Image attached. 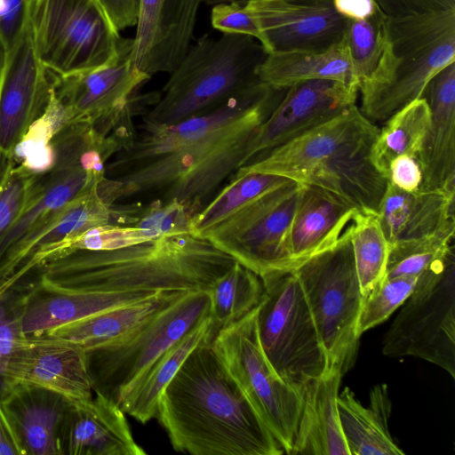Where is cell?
Listing matches in <instances>:
<instances>
[{
  "label": "cell",
  "mask_w": 455,
  "mask_h": 455,
  "mask_svg": "<svg viewBox=\"0 0 455 455\" xmlns=\"http://www.w3.org/2000/svg\"><path fill=\"white\" fill-rule=\"evenodd\" d=\"M334 9L351 20H363L371 17L379 9L374 0H332Z\"/></svg>",
  "instance_id": "cell-48"
},
{
  "label": "cell",
  "mask_w": 455,
  "mask_h": 455,
  "mask_svg": "<svg viewBox=\"0 0 455 455\" xmlns=\"http://www.w3.org/2000/svg\"><path fill=\"white\" fill-rule=\"evenodd\" d=\"M260 278L264 293L256 322L262 349L276 373L302 395L328 370L326 352L293 269Z\"/></svg>",
  "instance_id": "cell-6"
},
{
  "label": "cell",
  "mask_w": 455,
  "mask_h": 455,
  "mask_svg": "<svg viewBox=\"0 0 455 455\" xmlns=\"http://www.w3.org/2000/svg\"><path fill=\"white\" fill-rule=\"evenodd\" d=\"M194 214L183 204L175 201L159 203L141 210L137 220L131 224L147 232L154 239L178 232H190Z\"/></svg>",
  "instance_id": "cell-42"
},
{
  "label": "cell",
  "mask_w": 455,
  "mask_h": 455,
  "mask_svg": "<svg viewBox=\"0 0 455 455\" xmlns=\"http://www.w3.org/2000/svg\"><path fill=\"white\" fill-rule=\"evenodd\" d=\"M18 282L20 287L22 326L27 337L41 336L97 313L156 296L101 293L66 288L50 282L36 271Z\"/></svg>",
  "instance_id": "cell-21"
},
{
  "label": "cell",
  "mask_w": 455,
  "mask_h": 455,
  "mask_svg": "<svg viewBox=\"0 0 455 455\" xmlns=\"http://www.w3.org/2000/svg\"><path fill=\"white\" fill-rule=\"evenodd\" d=\"M204 0H140L132 46L137 68L171 74L190 47Z\"/></svg>",
  "instance_id": "cell-19"
},
{
  "label": "cell",
  "mask_w": 455,
  "mask_h": 455,
  "mask_svg": "<svg viewBox=\"0 0 455 455\" xmlns=\"http://www.w3.org/2000/svg\"><path fill=\"white\" fill-rule=\"evenodd\" d=\"M385 333L382 353L414 356L455 378V260L453 249L422 271Z\"/></svg>",
  "instance_id": "cell-9"
},
{
  "label": "cell",
  "mask_w": 455,
  "mask_h": 455,
  "mask_svg": "<svg viewBox=\"0 0 455 455\" xmlns=\"http://www.w3.org/2000/svg\"><path fill=\"white\" fill-rule=\"evenodd\" d=\"M266 55L249 36H202L171 73L144 123L171 125L210 109L258 80L255 69Z\"/></svg>",
  "instance_id": "cell-5"
},
{
  "label": "cell",
  "mask_w": 455,
  "mask_h": 455,
  "mask_svg": "<svg viewBox=\"0 0 455 455\" xmlns=\"http://www.w3.org/2000/svg\"><path fill=\"white\" fill-rule=\"evenodd\" d=\"M183 293H160L145 300L97 313L46 334L72 342L85 351L106 346L135 331Z\"/></svg>",
  "instance_id": "cell-31"
},
{
  "label": "cell",
  "mask_w": 455,
  "mask_h": 455,
  "mask_svg": "<svg viewBox=\"0 0 455 455\" xmlns=\"http://www.w3.org/2000/svg\"><path fill=\"white\" fill-rule=\"evenodd\" d=\"M455 62V8L387 17L384 55L359 86L361 111L386 121L423 96L431 79Z\"/></svg>",
  "instance_id": "cell-4"
},
{
  "label": "cell",
  "mask_w": 455,
  "mask_h": 455,
  "mask_svg": "<svg viewBox=\"0 0 455 455\" xmlns=\"http://www.w3.org/2000/svg\"><path fill=\"white\" fill-rule=\"evenodd\" d=\"M293 271L326 352L328 369L344 375L356 357L357 322L363 298L348 228L333 246L304 260Z\"/></svg>",
  "instance_id": "cell-7"
},
{
  "label": "cell",
  "mask_w": 455,
  "mask_h": 455,
  "mask_svg": "<svg viewBox=\"0 0 455 455\" xmlns=\"http://www.w3.org/2000/svg\"><path fill=\"white\" fill-rule=\"evenodd\" d=\"M290 181L278 175L238 169L232 180L192 216L190 232L204 237L210 228L241 207Z\"/></svg>",
  "instance_id": "cell-34"
},
{
  "label": "cell",
  "mask_w": 455,
  "mask_h": 455,
  "mask_svg": "<svg viewBox=\"0 0 455 455\" xmlns=\"http://www.w3.org/2000/svg\"><path fill=\"white\" fill-rule=\"evenodd\" d=\"M342 376L328 369L306 386L291 455H350L337 405Z\"/></svg>",
  "instance_id": "cell-26"
},
{
  "label": "cell",
  "mask_w": 455,
  "mask_h": 455,
  "mask_svg": "<svg viewBox=\"0 0 455 455\" xmlns=\"http://www.w3.org/2000/svg\"><path fill=\"white\" fill-rule=\"evenodd\" d=\"M12 381L47 388L74 403L91 400L94 393L85 350L50 334L27 337L15 350L0 387Z\"/></svg>",
  "instance_id": "cell-18"
},
{
  "label": "cell",
  "mask_w": 455,
  "mask_h": 455,
  "mask_svg": "<svg viewBox=\"0 0 455 455\" xmlns=\"http://www.w3.org/2000/svg\"><path fill=\"white\" fill-rule=\"evenodd\" d=\"M248 0H204V2L208 5H215L220 3H231V2H239L242 4L246 3Z\"/></svg>",
  "instance_id": "cell-51"
},
{
  "label": "cell",
  "mask_w": 455,
  "mask_h": 455,
  "mask_svg": "<svg viewBox=\"0 0 455 455\" xmlns=\"http://www.w3.org/2000/svg\"><path fill=\"white\" fill-rule=\"evenodd\" d=\"M257 307L216 333L212 344L251 406L291 454L303 395L287 384L267 358L258 334Z\"/></svg>",
  "instance_id": "cell-11"
},
{
  "label": "cell",
  "mask_w": 455,
  "mask_h": 455,
  "mask_svg": "<svg viewBox=\"0 0 455 455\" xmlns=\"http://www.w3.org/2000/svg\"><path fill=\"white\" fill-rule=\"evenodd\" d=\"M454 197L435 190L405 192L387 182L377 216L389 243L455 228Z\"/></svg>",
  "instance_id": "cell-27"
},
{
  "label": "cell",
  "mask_w": 455,
  "mask_h": 455,
  "mask_svg": "<svg viewBox=\"0 0 455 455\" xmlns=\"http://www.w3.org/2000/svg\"><path fill=\"white\" fill-rule=\"evenodd\" d=\"M209 316L207 291H188L127 336L85 351L93 392L117 403L149 363Z\"/></svg>",
  "instance_id": "cell-10"
},
{
  "label": "cell",
  "mask_w": 455,
  "mask_h": 455,
  "mask_svg": "<svg viewBox=\"0 0 455 455\" xmlns=\"http://www.w3.org/2000/svg\"><path fill=\"white\" fill-rule=\"evenodd\" d=\"M379 131L354 104L239 169L278 175L304 184L335 158L371 148Z\"/></svg>",
  "instance_id": "cell-14"
},
{
  "label": "cell",
  "mask_w": 455,
  "mask_h": 455,
  "mask_svg": "<svg viewBox=\"0 0 455 455\" xmlns=\"http://www.w3.org/2000/svg\"><path fill=\"white\" fill-rule=\"evenodd\" d=\"M387 17L379 8L369 19L347 21L344 36L358 89L375 74L384 55Z\"/></svg>",
  "instance_id": "cell-37"
},
{
  "label": "cell",
  "mask_w": 455,
  "mask_h": 455,
  "mask_svg": "<svg viewBox=\"0 0 455 455\" xmlns=\"http://www.w3.org/2000/svg\"><path fill=\"white\" fill-rule=\"evenodd\" d=\"M0 455H24L0 403Z\"/></svg>",
  "instance_id": "cell-49"
},
{
  "label": "cell",
  "mask_w": 455,
  "mask_h": 455,
  "mask_svg": "<svg viewBox=\"0 0 455 455\" xmlns=\"http://www.w3.org/2000/svg\"><path fill=\"white\" fill-rule=\"evenodd\" d=\"M235 260L191 232L164 235L113 250H76L36 268L66 288L101 293L207 291Z\"/></svg>",
  "instance_id": "cell-3"
},
{
  "label": "cell",
  "mask_w": 455,
  "mask_h": 455,
  "mask_svg": "<svg viewBox=\"0 0 455 455\" xmlns=\"http://www.w3.org/2000/svg\"><path fill=\"white\" fill-rule=\"evenodd\" d=\"M115 29L119 32L136 26L140 0H97Z\"/></svg>",
  "instance_id": "cell-47"
},
{
  "label": "cell",
  "mask_w": 455,
  "mask_h": 455,
  "mask_svg": "<svg viewBox=\"0 0 455 455\" xmlns=\"http://www.w3.org/2000/svg\"><path fill=\"white\" fill-rule=\"evenodd\" d=\"M255 75L259 82L275 90H285L298 84L322 79L358 88L344 35L337 43L321 50L270 52L257 66Z\"/></svg>",
  "instance_id": "cell-28"
},
{
  "label": "cell",
  "mask_w": 455,
  "mask_h": 455,
  "mask_svg": "<svg viewBox=\"0 0 455 455\" xmlns=\"http://www.w3.org/2000/svg\"><path fill=\"white\" fill-rule=\"evenodd\" d=\"M215 335L209 316L158 355L122 391L117 400L122 410L141 423L156 417L161 394L184 361L200 343Z\"/></svg>",
  "instance_id": "cell-29"
},
{
  "label": "cell",
  "mask_w": 455,
  "mask_h": 455,
  "mask_svg": "<svg viewBox=\"0 0 455 455\" xmlns=\"http://www.w3.org/2000/svg\"><path fill=\"white\" fill-rule=\"evenodd\" d=\"M343 435L350 455H403L388 430L391 400L385 384L376 385L363 406L349 387L337 396Z\"/></svg>",
  "instance_id": "cell-30"
},
{
  "label": "cell",
  "mask_w": 455,
  "mask_h": 455,
  "mask_svg": "<svg viewBox=\"0 0 455 455\" xmlns=\"http://www.w3.org/2000/svg\"><path fill=\"white\" fill-rule=\"evenodd\" d=\"M455 228L390 244L385 277L419 275L453 249Z\"/></svg>",
  "instance_id": "cell-38"
},
{
  "label": "cell",
  "mask_w": 455,
  "mask_h": 455,
  "mask_svg": "<svg viewBox=\"0 0 455 455\" xmlns=\"http://www.w3.org/2000/svg\"><path fill=\"white\" fill-rule=\"evenodd\" d=\"M209 337L161 394L156 418L174 450L193 455H281L283 449L228 371Z\"/></svg>",
  "instance_id": "cell-2"
},
{
  "label": "cell",
  "mask_w": 455,
  "mask_h": 455,
  "mask_svg": "<svg viewBox=\"0 0 455 455\" xmlns=\"http://www.w3.org/2000/svg\"><path fill=\"white\" fill-rule=\"evenodd\" d=\"M12 163V158L0 151V181Z\"/></svg>",
  "instance_id": "cell-50"
},
{
  "label": "cell",
  "mask_w": 455,
  "mask_h": 455,
  "mask_svg": "<svg viewBox=\"0 0 455 455\" xmlns=\"http://www.w3.org/2000/svg\"><path fill=\"white\" fill-rule=\"evenodd\" d=\"M211 22L215 29L222 33L249 36L264 47L265 39L260 28L244 4L231 2L212 5Z\"/></svg>",
  "instance_id": "cell-43"
},
{
  "label": "cell",
  "mask_w": 455,
  "mask_h": 455,
  "mask_svg": "<svg viewBox=\"0 0 455 455\" xmlns=\"http://www.w3.org/2000/svg\"><path fill=\"white\" fill-rule=\"evenodd\" d=\"M363 297L385 277L390 243L376 213L358 212L348 227Z\"/></svg>",
  "instance_id": "cell-35"
},
{
  "label": "cell",
  "mask_w": 455,
  "mask_h": 455,
  "mask_svg": "<svg viewBox=\"0 0 455 455\" xmlns=\"http://www.w3.org/2000/svg\"><path fill=\"white\" fill-rule=\"evenodd\" d=\"M68 124L67 111L52 86L45 108L29 125L11 158L34 174L42 175L49 172L54 164L52 140Z\"/></svg>",
  "instance_id": "cell-36"
},
{
  "label": "cell",
  "mask_w": 455,
  "mask_h": 455,
  "mask_svg": "<svg viewBox=\"0 0 455 455\" xmlns=\"http://www.w3.org/2000/svg\"><path fill=\"white\" fill-rule=\"evenodd\" d=\"M244 5L260 28L267 54L324 49L342 38L347 21L332 0H248Z\"/></svg>",
  "instance_id": "cell-17"
},
{
  "label": "cell",
  "mask_w": 455,
  "mask_h": 455,
  "mask_svg": "<svg viewBox=\"0 0 455 455\" xmlns=\"http://www.w3.org/2000/svg\"><path fill=\"white\" fill-rule=\"evenodd\" d=\"M358 94L355 85L323 79L285 89L258 130L249 163L355 104Z\"/></svg>",
  "instance_id": "cell-16"
},
{
  "label": "cell",
  "mask_w": 455,
  "mask_h": 455,
  "mask_svg": "<svg viewBox=\"0 0 455 455\" xmlns=\"http://www.w3.org/2000/svg\"><path fill=\"white\" fill-rule=\"evenodd\" d=\"M132 39L120 38L117 54L96 68L65 76H52L55 96L65 108L69 124L85 122L100 133L111 134L129 118L139 87L151 78L132 61Z\"/></svg>",
  "instance_id": "cell-13"
},
{
  "label": "cell",
  "mask_w": 455,
  "mask_h": 455,
  "mask_svg": "<svg viewBox=\"0 0 455 455\" xmlns=\"http://www.w3.org/2000/svg\"><path fill=\"white\" fill-rule=\"evenodd\" d=\"M98 187L78 195L4 253L0 259V293L25 276L27 264L43 249L94 227L126 222L128 210L107 203Z\"/></svg>",
  "instance_id": "cell-20"
},
{
  "label": "cell",
  "mask_w": 455,
  "mask_h": 455,
  "mask_svg": "<svg viewBox=\"0 0 455 455\" xmlns=\"http://www.w3.org/2000/svg\"><path fill=\"white\" fill-rule=\"evenodd\" d=\"M430 121V108L423 97L413 100L386 120L371 148L372 163L386 178L394 158L407 155L418 159Z\"/></svg>",
  "instance_id": "cell-32"
},
{
  "label": "cell",
  "mask_w": 455,
  "mask_h": 455,
  "mask_svg": "<svg viewBox=\"0 0 455 455\" xmlns=\"http://www.w3.org/2000/svg\"><path fill=\"white\" fill-rule=\"evenodd\" d=\"M285 90L258 80L210 109L171 125L143 124L107 164L100 191L110 204L144 193L175 201L193 214L232 173L250 161L258 130Z\"/></svg>",
  "instance_id": "cell-1"
},
{
  "label": "cell",
  "mask_w": 455,
  "mask_h": 455,
  "mask_svg": "<svg viewBox=\"0 0 455 455\" xmlns=\"http://www.w3.org/2000/svg\"><path fill=\"white\" fill-rule=\"evenodd\" d=\"M206 291L217 333L254 310L262 299L264 287L257 274L235 261Z\"/></svg>",
  "instance_id": "cell-33"
},
{
  "label": "cell",
  "mask_w": 455,
  "mask_h": 455,
  "mask_svg": "<svg viewBox=\"0 0 455 455\" xmlns=\"http://www.w3.org/2000/svg\"><path fill=\"white\" fill-rule=\"evenodd\" d=\"M388 17H399L430 11L455 8V0H374Z\"/></svg>",
  "instance_id": "cell-46"
},
{
  "label": "cell",
  "mask_w": 455,
  "mask_h": 455,
  "mask_svg": "<svg viewBox=\"0 0 455 455\" xmlns=\"http://www.w3.org/2000/svg\"><path fill=\"white\" fill-rule=\"evenodd\" d=\"M28 22L36 56L54 76L100 67L117 54V32L97 0H31Z\"/></svg>",
  "instance_id": "cell-8"
},
{
  "label": "cell",
  "mask_w": 455,
  "mask_h": 455,
  "mask_svg": "<svg viewBox=\"0 0 455 455\" xmlns=\"http://www.w3.org/2000/svg\"><path fill=\"white\" fill-rule=\"evenodd\" d=\"M387 182L405 192H415L422 182V172L416 157L402 155L394 158L388 166Z\"/></svg>",
  "instance_id": "cell-45"
},
{
  "label": "cell",
  "mask_w": 455,
  "mask_h": 455,
  "mask_svg": "<svg viewBox=\"0 0 455 455\" xmlns=\"http://www.w3.org/2000/svg\"><path fill=\"white\" fill-rule=\"evenodd\" d=\"M61 455H144L136 443L125 412L100 393L70 405L60 430Z\"/></svg>",
  "instance_id": "cell-23"
},
{
  "label": "cell",
  "mask_w": 455,
  "mask_h": 455,
  "mask_svg": "<svg viewBox=\"0 0 455 455\" xmlns=\"http://www.w3.org/2000/svg\"><path fill=\"white\" fill-rule=\"evenodd\" d=\"M19 283L0 293V381L15 350L26 339Z\"/></svg>",
  "instance_id": "cell-41"
},
{
  "label": "cell",
  "mask_w": 455,
  "mask_h": 455,
  "mask_svg": "<svg viewBox=\"0 0 455 455\" xmlns=\"http://www.w3.org/2000/svg\"><path fill=\"white\" fill-rule=\"evenodd\" d=\"M0 403L24 455H61L60 430L70 401L47 388L12 381L0 387Z\"/></svg>",
  "instance_id": "cell-22"
},
{
  "label": "cell",
  "mask_w": 455,
  "mask_h": 455,
  "mask_svg": "<svg viewBox=\"0 0 455 455\" xmlns=\"http://www.w3.org/2000/svg\"><path fill=\"white\" fill-rule=\"evenodd\" d=\"M39 177L12 159L0 181V247L32 197Z\"/></svg>",
  "instance_id": "cell-40"
},
{
  "label": "cell",
  "mask_w": 455,
  "mask_h": 455,
  "mask_svg": "<svg viewBox=\"0 0 455 455\" xmlns=\"http://www.w3.org/2000/svg\"><path fill=\"white\" fill-rule=\"evenodd\" d=\"M419 275L384 277L365 297L357 322L359 337L386 321L412 292Z\"/></svg>",
  "instance_id": "cell-39"
},
{
  "label": "cell",
  "mask_w": 455,
  "mask_h": 455,
  "mask_svg": "<svg viewBox=\"0 0 455 455\" xmlns=\"http://www.w3.org/2000/svg\"><path fill=\"white\" fill-rule=\"evenodd\" d=\"M30 1L3 0L0 12V52L12 45L22 28Z\"/></svg>",
  "instance_id": "cell-44"
},
{
  "label": "cell",
  "mask_w": 455,
  "mask_h": 455,
  "mask_svg": "<svg viewBox=\"0 0 455 455\" xmlns=\"http://www.w3.org/2000/svg\"><path fill=\"white\" fill-rule=\"evenodd\" d=\"M431 121L418 161L419 189L455 195V62L437 73L423 96Z\"/></svg>",
  "instance_id": "cell-24"
},
{
  "label": "cell",
  "mask_w": 455,
  "mask_h": 455,
  "mask_svg": "<svg viewBox=\"0 0 455 455\" xmlns=\"http://www.w3.org/2000/svg\"><path fill=\"white\" fill-rule=\"evenodd\" d=\"M52 79L39 61L26 21L12 45L0 52V151L9 157L43 113Z\"/></svg>",
  "instance_id": "cell-15"
},
{
  "label": "cell",
  "mask_w": 455,
  "mask_h": 455,
  "mask_svg": "<svg viewBox=\"0 0 455 455\" xmlns=\"http://www.w3.org/2000/svg\"><path fill=\"white\" fill-rule=\"evenodd\" d=\"M360 212L340 196L323 188L300 184L286 247L299 265L333 246Z\"/></svg>",
  "instance_id": "cell-25"
},
{
  "label": "cell",
  "mask_w": 455,
  "mask_h": 455,
  "mask_svg": "<svg viewBox=\"0 0 455 455\" xmlns=\"http://www.w3.org/2000/svg\"><path fill=\"white\" fill-rule=\"evenodd\" d=\"M300 183L290 181L241 207L204 235L217 248L259 277L299 265L286 239Z\"/></svg>",
  "instance_id": "cell-12"
}]
</instances>
